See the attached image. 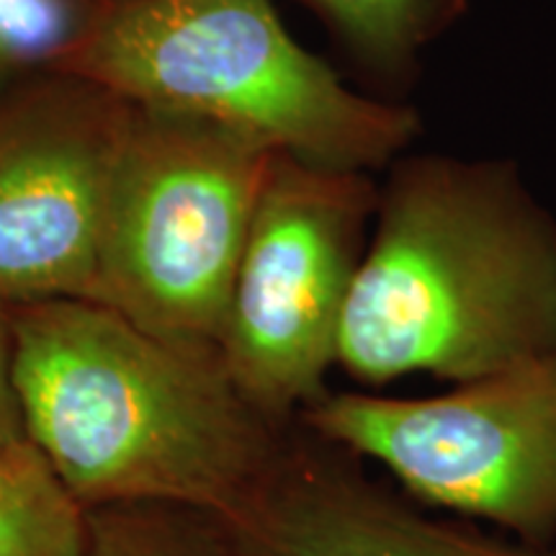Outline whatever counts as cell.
<instances>
[{"instance_id":"1","label":"cell","mask_w":556,"mask_h":556,"mask_svg":"<svg viewBox=\"0 0 556 556\" xmlns=\"http://www.w3.org/2000/svg\"><path fill=\"white\" fill-rule=\"evenodd\" d=\"M13 384L26 435L83 510L165 505L232 526L291 426L250 405L222 356L86 299L13 304Z\"/></svg>"},{"instance_id":"2","label":"cell","mask_w":556,"mask_h":556,"mask_svg":"<svg viewBox=\"0 0 556 556\" xmlns=\"http://www.w3.org/2000/svg\"><path fill=\"white\" fill-rule=\"evenodd\" d=\"M377 208L338 332L353 379L464 384L556 351V225L510 178L426 160Z\"/></svg>"},{"instance_id":"3","label":"cell","mask_w":556,"mask_h":556,"mask_svg":"<svg viewBox=\"0 0 556 556\" xmlns=\"http://www.w3.org/2000/svg\"><path fill=\"white\" fill-rule=\"evenodd\" d=\"M54 62L127 103L204 116L323 168H371L417 129L413 111L345 88L270 0H122Z\"/></svg>"},{"instance_id":"4","label":"cell","mask_w":556,"mask_h":556,"mask_svg":"<svg viewBox=\"0 0 556 556\" xmlns=\"http://www.w3.org/2000/svg\"><path fill=\"white\" fill-rule=\"evenodd\" d=\"M276 155L227 124L129 103L96 302L165 343L219 356L242 248Z\"/></svg>"},{"instance_id":"5","label":"cell","mask_w":556,"mask_h":556,"mask_svg":"<svg viewBox=\"0 0 556 556\" xmlns=\"http://www.w3.org/2000/svg\"><path fill=\"white\" fill-rule=\"evenodd\" d=\"M296 420L428 510L556 544V351L435 397L328 392Z\"/></svg>"},{"instance_id":"6","label":"cell","mask_w":556,"mask_h":556,"mask_svg":"<svg viewBox=\"0 0 556 556\" xmlns=\"http://www.w3.org/2000/svg\"><path fill=\"white\" fill-rule=\"evenodd\" d=\"M379 197L358 170L278 155L229 296L219 356L250 405L289 426L328 394L364 229Z\"/></svg>"},{"instance_id":"7","label":"cell","mask_w":556,"mask_h":556,"mask_svg":"<svg viewBox=\"0 0 556 556\" xmlns=\"http://www.w3.org/2000/svg\"><path fill=\"white\" fill-rule=\"evenodd\" d=\"M129 103L65 75L0 106V299L96 302Z\"/></svg>"},{"instance_id":"8","label":"cell","mask_w":556,"mask_h":556,"mask_svg":"<svg viewBox=\"0 0 556 556\" xmlns=\"http://www.w3.org/2000/svg\"><path fill=\"white\" fill-rule=\"evenodd\" d=\"M242 556H556V544L492 536L430 516L364 462L294 422L268 477L232 526Z\"/></svg>"},{"instance_id":"9","label":"cell","mask_w":556,"mask_h":556,"mask_svg":"<svg viewBox=\"0 0 556 556\" xmlns=\"http://www.w3.org/2000/svg\"><path fill=\"white\" fill-rule=\"evenodd\" d=\"M88 510L34 443L0 448V556H86Z\"/></svg>"},{"instance_id":"10","label":"cell","mask_w":556,"mask_h":556,"mask_svg":"<svg viewBox=\"0 0 556 556\" xmlns=\"http://www.w3.org/2000/svg\"><path fill=\"white\" fill-rule=\"evenodd\" d=\"M86 556H242L217 520L165 505L88 510Z\"/></svg>"},{"instance_id":"11","label":"cell","mask_w":556,"mask_h":556,"mask_svg":"<svg viewBox=\"0 0 556 556\" xmlns=\"http://www.w3.org/2000/svg\"><path fill=\"white\" fill-rule=\"evenodd\" d=\"M343 37L377 62H397L426 24L428 0H304Z\"/></svg>"},{"instance_id":"12","label":"cell","mask_w":556,"mask_h":556,"mask_svg":"<svg viewBox=\"0 0 556 556\" xmlns=\"http://www.w3.org/2000/svg\"><path fill=\"white\" fill-rule=\"evenodd\" d=\"M80 29L67 0H0V47L18 60H54Z\"/></svg>"},{"instance_id":"13","label":"cell","mask_w":556,"mask_h":556,"mask_svg":"<svg viewBox=\"0 0 556 556\" xmlns=\"http://www.w3.org/2000/svg\"><path fill=\"white\" fill-rule=\"evenodd\" d=\"M29 443L13 384V304L0 299V448Z\"/></svg>"},{"instance_id":"14","label":"cell","mask_w":556,"mask_h":556,"mask_svg":"<svg viewBox=\"0 0 556 556\" xmlns=\"http://www.w3.org/2000/svg\"><path fill=\"white\" fill-rule=\"evenodd\" d=\"M13 65V60H11V54L3 50V47H0V78H3L5 73H9V67Z\"/></svg>"}]
</instances>
